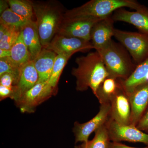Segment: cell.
Wrapping results in <instances>:
<instances>
[{
    "label": "cell",
    "mask_w": 148,
    "mask_h": 148,
    "mask_svg": "<svg viewBox=\"0 0 148 148\" xmlns=\"http://www.w3.org/2000/svg\"><path fill=\"white\" fill-rule=\"evenodd\" d=\"M21 30L22 29L10 27L6 33L0 39V49L10 50L21 34Z\"/></svg>",
    "instance_id": "d4e9b609"
},
{
    "label": "cell",
    "mask_w": 148,
    "mask_h": 148,
    "mask_svg": "<svg viewBox=\"0 0 148 148\" xmlns=\"http://www.w3.org/2000/svg\"><path fill=\"white\" fill-rule=\"evenodd\" d=\"M128 96L131 107L130 125L136 126L148 108V81L136 88Z\"/></svg>",
    "instance_id": "7c38bea8"
},
{
    "label": "cell",
    "mask_w": 148,
    "mask_h": 148,
    "mask_svg": "<svg viewBox=\"0 0 148 148\" xmlns=\"http://www.w3.org/2000/svg\"><path fill=\"white\" fill-rule=\"evenodd\" d=\"M30 20L14 13L10 8L5 10L0 16V24L19 29H22Z\"/></svg>",
    "instance_id": "cb8c5ba5"
},
{
    "label": "cell",
    "mask_w": 148,
    "mask_h": 148,
    "mask_svg": "<svg viewBox=\"0 0 148 148\" xmlns=\"http://www.w3.org/2000/svg\"><path fill=\"white\" fill-rule=\"evenodd\" d=\"M74 148H79V146H75Z\"/></svg>",
    "instance_id": "836d02e7"
},
{
    "label": "cell",
    "mask_w": 148,
    "mask_h": 148,
    "mask_svg": "<svg viewBox=\"0 0 148 148\" xmlns=\"http://www.w3.org/2000/svg\"><path fill=\"white\" fill-rule=\"evenodd\" d=\"M0 85L10 87L16 85V80L12 75L5 73L0 76Z\"/></svg>",
    "instance_id": "83f0119b"
},
{
    "label": "cell",
    "mask_w": 148,
    "mask_h": 148,
    "mask_svg": "<svg viewBox=\"0 0 148 148\" xmlns=\"http://www.w3.org/2000/svg\"><path fill=\"white\" fill-rule=\"evenodd\" d=\"M57 55L52 51L42 48L38 55L33 60L35 68L38 74V83L48 81Z\"/></svg>",
    "instance_id": "2e32d148"
},
{
    "label": "cell",
    "mask_w": 148,
    "mask_h": 148,
    "mask_svg": "<svg viewBox=\"0 0 148 148\" xmlns=\"http://www.w3.org/2000/svg\"><path fill=\"white\" fill-rule=\"evenodd\" d=\"M111 142L142 143L148 146V134L132 125L119 124L110 118L106 124Z\"/></svg>",
    "instance_id": "ba28073f"
},
{
    "label": "cell",
    "mask_w": 148,
    "mask_h": 148,
    "mask_svg": "<svg viewBox=\"0 0 148 148\" xmlns=\"http://www.w3.org/2000/svg\"><path fill=\"white\" fill-rule=\"evenodd\" d=\"M110 105L111 119L119 124L130 125L131 107L129 98L120 84L116 92L111 98Z\"/></svg>",
    "instance_id": "8fae6325"
},
{
    "label": "cell",
    "mask_w": 148,
    "mask_h": 148,
    "mask_svg": "<svg viewBox=\"0 0 148 148\" xmlns=\"http://www.w3.org/2000/svg\"><path fill=\"white\" fill-rule=\"evenodd\" d=\"M110 103L102 104L98 113L89 121L83 123L76 121L73 128L75 143H87L90 134L106 124L110 119Z\"/></svg>",
    "instance_id": "9c48e42d"
},
{
    "label": "cell",
    "mask_w": 148,
    "mask_h": 148,
    "mask_svg": "<svg viewBox=\"0 0 148 148\" xmlns=\"http://www.w3.org/2000/svg\"><path fill=\"white\" fill-rule=\"evenodd\" d=\"M9 8L14 13L29 20H33L34 14L32 1L7 0Z\"/></svg>",
    "instance_id": "7402d4cb"
},
{
    "label": "cell",
    "mask_w": 148,
    "mask_h": 148,
    "mask_svg": "<svg viewBox=\"0 0 148 148\" xmlns=\"http://www.w3.org/2000/svg\"><path fill=\"white\" fill-rule=\"evenodd\" d=\"M10 50L11 55L8 58L14 65L18 67H21L32 60L29 50L23 40L22 30L18 38Z\"/></svg>",
    "instance_id": "d6986e66"
},
{
    "label": "cell",
    "mask_w": 148,
    "mask_h": 148,
    "mask_svg": "<svg viewBox=\"0 0 148 148\" xmlns=\"http://www.w3.org/2000/svg\"><path fill=\"white\" fill-rule=\"evenodd\" d=\"M112 15L99 20L92 27L90 33V42L95 50L106 45L114 36L115 28L114 27V21Z\"/></svg>",
    "instance_id": "4fadbf2b"
},
{
    "label": "cell",
    "mask_w": 148,
    "mask_h": 148,
    "mask_svg": "<svg viewBox=\"0 0 148 148\" xmlns=\"http://www.w3.org/2000/svg\"><path fill=\"white\" fill-rule=\"evenodd\" d=\"M20 73L21 67L14 65L8 57L0 59V76L5 73L11 74L15 78L16 85L19 80Z\"/></svg>",
    "instance_id": "484cf974"
},
{
    "label": "cell",
    "mask_w": 148,
    "mask_h": 148,
    "mask_svg": "<svg viewBox=\"0 0 148 148\" xmlns=\"http://www.w3.org/2000/svg\"><path fill=\"white\" fill-rule=\"evenodd\" d=\"M23 40L31 55L32 61L38 55L42 49L36 22L30 20L22 28Z\"/></svg>",
    "instance_id": "e0dca14e"
},
{
    "label": "cell",
    "mask_w": 148,
    "mask_h": 148,
    "mask_svg": "<svg viewBox=\"0 0 148 148\" xmlns=\"http://www.w3.org/2000/svg\"><path fill=\"white\" fill-rule=\"evenodd\" d=\"M56 92L57 88L52 87L48 81L38 83L15 101V104L22 112L32 113Z\"/></svg>",
    "instance_id": "8992f818"
},
{
    "label": "cell",
    "mask_w": 148,
    "mask_h": 148,
    "mask_svg": "<svg viewBox=\"0 0 148 148\" xmlns=\"http://www.w3.org/2000/svg\"><path fill=\"white\" fill-rule=\"evenodd\" d=\"M136 126L138 129L148 134V108Z\"/></svg>",
    "instance_id": "f1b7e54d"
},
{
    "label": "cell",
    "mask_w": 148,
    "mask_h": 148,
    "mask_svg": "<svg viewBox=\"0 0 148 148\" xmlns=\"http://www.w3.org/2000/svg\"><path fill=\"white\" fill-rule=\"evenodd\" d=\"M8 8H9V6L7 1L1 0L0 1V12H1V14L5 10Z\"/></svg>",
    "instance_id": "4dcf8cb0"
},
{
    "label": "cell",
    "mask_w": 148,
    "mask_h": 148,
    "mask_svg": "<svg viewBox=\"0 0 148 148\" xmlns=\"http://www.w3.org/2000/svg\"><path fill=\"white\" fill-rule=\"evenodd\" d=\"M11 51L10 50L1 49H0V59L10 57Z\"/></svg>",
    "instance_id": "1f68e13d"
},
{
    "label": "cell",
    "mask_w": 148,
    "mask_h": 148,
    "mask_svg": "<svg viewBox=\"0 0 148 148\" xmlns=\"http://www.w3.org/2000/svg\"><path fill=\"white\" fill-rule=\"evenodd\" d=\"M119 86L118 79L110 76L106 78L100 85L95 95L100 104L110 103Z\"/></svg>",
    "instance_id": "ffe728a7"
},
{
    "label": "cell",
    "mask_w": 148,
    "mask_h": 148,
    "mask_svg": "<svg viewBox=\"0 0 148 148\" xmlns=\"http://www.w3.org/2000/svg\"><path fill=\"white\" fill-rule=\"evenodd\" d=\"M45 48L55 52L57 55L86 52L94 49L90 41L81 39L65 36L57 34Z\"/></svg>",
    "instance_id": "30bf717a"
},
{
    "label": "cell",
    "mask_w": 148,
    "mask_h": 148,
    "mask_svg": "<svg viewBox=\"0 0 148 148\" xmlns=\"http://www.w3.org/2000/svg\"><path fill=\"white\" fill-rule=\"evenodd\" d=\"M95 51L101 55L110 77L126 79L137 67L126 49L113 40Z\"/></svg>",
    "instance_id": "277c9868"
},
{
    "label": "cell",
    "mask_w": 148,
    "mask_h": 148,
    "mask_svg": "<svg viewBox=\"0 0 148 148\" xmlns=\"http://www.w3.org/2000/svg\"><path fill=\"white\" fill-rule=\"evenodd\" d=\"M16 91L15 86L8 87L0 85V100L1 101L8 98L14 100L16 95Z\"/></svg>",
    "instance_id": "4316f807"
},
{
    "label": "cell",
    "mask_w": 148,
    "mask_h": 148,
    "mask_svg": "<svg viewBox=\"0 0 148 148\" xmlns=\"http://www.w3.org/2000/svg\"><path fill=\"white\" fill-rule=\"evenodd\" d=\"M73 55L71 54H58L56 58L52 73L48 81V83L52 87L57 88L58 80L63 69Z\"/></svg>",
    "instance_id": "603a6c76"
},
{
    "label": "cell",
    "mask_w": 148,
    "mask_h": 148,
    "mask_svg": "<svg viewBox=\"0 0 148 148\" xmlns=\"http://www.w3.org/2000/svg\"><path fill=\"white\" fill-rule=\"evenodd\" d=\"M115 21H122L133 25L139 32L148 34V11H130L125 8L119 9L112 15Z\"/></svg>",
    "instance_id": "5bb4252c"
},
{
    "label": "cell",
    "mask_w": 148,
    "mask_h": 148,
    "mask_svg": "<svg viewBox=\"0 0 148 148\" xmlns=\"http://www.w3.org/2000/svg\"><path fill=\"white\" fill-rule=\"evenodd\" d=\"M75 62L77 66L72 69L71 74L76 79L77 91H86L89 88L95 95L100 85L110 76L101 55L95 51L77 57Z\"/></svg>",
    "instance_id": "6da1fadb"
},
{
    "label": "cell",
    "mask_w": 148,
    "mask_h": 148,
    "mask_svg": "<svg viewBox=\"0 0 148 148\" xmlns=\"http://www.w3.org/2000/svg\"><path fill=\"white\" fill-rule=\"evenodd\" d=\"M108 148H148V146L145 147L137 148L126 145L120 143L111 142L109 143Z\"/></svg>",
    "instance_id": "f546056e"
},
{
    "label": "cell",
    "mask_w": 148,
    "mask_h": 148,
    "mask_svg": "<svg viewBox=\"0 0 148 148\" xmlns=\"http://www.w3.org/2000/svg\"><path fill=\"white\" fill-rule=\"evenodd\" d=\"M114 37L127 51L137 66L148 59V34L115 29Z\"/></svg>",
    "instance_id": "5b68a950"
},
{
    "label": "cell",
    "mask_w": 148,
    "mask_h": 148,
    "mask_svg": "<svg viewBox=\"0 0 148 148\" xmlns=\"http://www.w3.org/2000/svg\"><path fill=\"white\" fill-rule=\"evenodd\" d=\"M103 18L89 17L64 18L57 34L90 41V33L94 24Z\"/></svg>",
    "instance_id": "52a82bcc"
},
{
    "label": "cell",
    "mask_w": 148,
    "mask_h": 148,
    "mask_svg": "<svg viewBox=\"0 0 148 148\" xmlns=\"http://www.w3.org/2000/svg\"><path fill=\"white\" fill-rule=\"evenodd\" d=\"M95 136L87 143H83L79 145V148H108L111 142L106 124L97 130Z\"/></svg>",
    "instance_id": "44dd1931"
},
{
    "label": "cell",
    "mask_w": 148,
    "mask_h": 148,
    "mask_svg": "<svg viewBox=\"0 0 148 148\" xmlns=\"http://www.w3.org/2000/svg\"><path fill=\"white\" fill-rule=\"evenodd\" d=\"M125 8L138 11H148L147 7L135 0H91L80 6L65 11L64 17L103 18L111 16L117 10Z\"/></svg>",
    "instance_id": "3957f363"
},
{
    "label": "cell",
    "mask_w": 148,
    "mask_h": 148,
    "mask_svg": "<svg viewBox=\"0 0 148 148\" xmlns=\"http://www.w3.org/2000/svg\"><path fill=\"white\" fill-rule=\"evenodd\" d=\"M10 27L3 24H0V39L6 33Z\"/></svg>",
    "instance_id": "d6a6232c"
},
{
    "label": "cell",
    "mask_w": 148,
    "mask_h": 148,
    "mask_svg": "<svg viewBox=\"0 0 148 148\" xmlns=\"http://www.w3.org/2000/svg\"><path fill=\"white\" fill-rule=\"evenodd\" d=\"M118 79L122 88L129 95L136 88L148 81V59L138 65L126 79Z\"/></svg>",
    "instance_id": "ac0fdd59"
},
{
    "label": "cell",
    "mask_w": 148,
    "mask_h": 148,
    "mask_svg": "<svg viewBox=\"0 0 148 148\" xmlns=\"http://www.w3.org/2000/svg\"><path fill=\"white\" fill-rule=\"evenodd\" d=\"M39 76L34 61L27 62L21 67V73L18 84L16 85V95L14 101L34 86L38 82Z\"/></svg>",
    "instance_id": "9a60e30c"
},
{
    "label": "cell",
    "mask_w": 148,
    "mask_h": 148,
    "mask_svg": "<svg viewBox=\"0 0 148 148\" xmlns=\"http://www.w3.org/2000/svg\"><path fill=\"white\" fill-rule=\"evenodd\" d=\"M32 3L41 43L45 48L58 33L65 11L57 1H32Z\"/></svg>",
    "instance_id": "7a4b0ae2"
}]
</instances>
